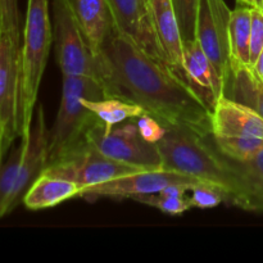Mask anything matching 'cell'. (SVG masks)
<instances>
[{
    "label": "cell",
    "instance_id": "3957f363",
    "mask_svg": "<svg viewBox=\"0 0 263 263\" xmlns=\"http://www.w3.org/2000/svg\"><path fill=\"white\" fill-rule=\"evenodd\" d=\"M98 100L107 92L98 80L86 76H63L62 99L53 127L49 130L48 164L58 162L87 144V131L100 121L85 107L82 99Z\"/></svg>",
    "mask_w": 263,
    "mask_h": 263
},
{
    "label": "cell",
    "instance_id": "8992f818",
    "mask_svg": "<svg viewBox=\"0 0 263 263\" xmlns=\"http://www.w3.org/2000/svg\"><path fill=\"white\" fill-rule=\"evenodd\" d=\"M86 140L100 153L122 163L143 170L164 168L158 145L141 136L135 120L113 126L109 131L105 130L102 121H98L87 131Z\"/></svg>",
    "mask_w": 263,
    "mask_h": 263
},
{
    "label": "cell",
    "instance_id": "7a4b0ae2",
    "mask_svg": "<svg viewBox=\"0 0 263 263\" xmlns=\"http://www.w3.org/2000/svg\"><path fill=\"white\" fill-rule=\"evenodd\" d=\"M163 158V167L189 175L203 184L212 185L222 192L225 202L244 211L249 210L248 192L240 172L211 143L192 131L167 127L157 143Z\"/></svg>",
    "mask_w": 263,
    "mask_h": 263
},
{
    "label": "cell",
    "instance_id": "277c9868",
    "mask_svg": "<svg viewBox=\"0 0 263 263\" xmlns=\"http://www.w3.org/2000/svg\"><path fill=\"white\" fill-rule=\"evenodd\" d=\"M53 27L49 0H28L21 45L20 121L21 139L27 138L33 120L41 79L48 62Z\"/></svg>",
    "mask_w": 263,
    "mask_h": 263
},
{
    "label": "cell",
    "instance_id": "9a60e30c",
    "mask_svg": "<svg viewBox=\"0 0 263 263\" xmlns=\"http://www.w3.org/2000/svg\"><path fill=\"white\" fill-rule=\"evenodd\" d=\"M211 135L263 139V117L252 108L222 95L212 110Z\"/></svg>",
    "mask_w": 263,
    "mask_h": 263
},
{
    "label": "cell",
    "instance_id": "f546056e",
    "mask_svg": "<svg viewBox=\"0 0 263 263\" xmlns=\"http://www.w3.org/2000/svg\"><path fill=\"white\" fill-rule=\"evenodd\" d=\"M253 68H254V71L258 73V76L263 80V49L261 50V53H259V55H258V58H257L256 63H254Z\"/></svg>",
    "mask_w": 263,
    "mask_h": 263
},
{
    "label": "cell",
    "instance_id": "44dd1931",
    "mask_svg": "<svg viewBox=\"0 0 263 263\" xmlns=\"http://www.w3.org/2000/svg\"><path fill=\"white\" fill-rule=\"evenodd\" d=\"M192 187L189 185H171L158 193L139 195L133 198V200L157 208L167 215L179 216L192 208L189 197H186V193Z\"/></svg>",
    "mask_w": 263,
    "mask_h": 263
},
{
    "label": "cell",
    "instance_id": "d4e9b609",
    "mask_svg": "<svg viewBox=\"0 0 263 263\" xmlns=\"http://www.w3.org/2000/svg\"><path fill=\"white\" fill-rule=\"evenodd\" d=\"M179 21L182 41L195 40L198 9L200 0H171Z\"/></svg>",
    "mask_w": 263,
    "mask_h": 263
},
{
    "label": "cell",
    "instance_id": "603a6c76",
    "mask_svg": "<svg viewBox=\"0 0 263 263\" xmlns=\"http://www.w3.org/2000/svg\"><path fill=\"white\" fill-rule=\"evenodd\" d=\"M208 138L222 156L234 161H246L263 149V139L259 138L234 135H210Z\"/></svg>",
    "mask_w": 263,
    "mask_h": 263
},
{
    "label": "cell",
    "instance_id": "30bf717a",
    "mask_svg": "<svg viewBox=\"0 0 263 263\" xmlns=\"http://www.w3.org/2000/svg\"><path fill=\"white\" fill-rule=\"evenodd\" d=\"M231 10L223 0H200L195 39L222 80L230 66L229 22Z\"/></svg>",
    "mask_w": 263,
    "mask_h": 263
},
{
    "label": "cell",
    "instance_id": "83f0119b",
    "mask_svg": "<svg viewBox=\"0 0 263 263\" xmlns=\"http://www.w3.org/2000/svg\"><path fill=\"white\" fill-rule=\"evenodd\" d=\"M251 13V66L253 67L263 49V12L258 7H253Z\"/></svg>",
    "mask_w": 263,
    "mask_h": 263
},
{
    "label": "cell",
    "instance_id": "4dcf8cb0",
    "mask_svg": "<svg viewBox=\"0 0 263 263\" xmlns=\"http://www.w3.org/2000/svg\"><path fill=\"white\" fill-rule=\"evenodd\" d=\"M238 2L240 3V4L246 5V7H257V0H238Z\"/></svg>",
    "mask_w": 263,
    "mask_h": 263
},
{
    "label": "cell",
    "instance_id": "484cf974",
    "mask_svg": "<svg viewBox=\"0 0 263 263\" xmlns=\"http://www.w3.org/2000/svg\"><path fill=\"white\" fill-rule=\"evenodd\" d=\"M0 33L21 41L18 0H0Z\"/></svg>",
    "mask_w": 263,
    "mask_h": 263
},
{
    "label": "cell",
    "instance_id": "5b68a950",
    "mask_svg": "<svg viewBox=\"0 0 263 263\" xmlns=\"http://www.w3.org/2000/svg\"><path fill=\"white\" fill-rule=\"evenodd\" d=\"M51 10L55 58L62 76L92 77L103 85L102 59L92 53L68 2L51 0Z\"/></svg>",
    "mask_w": 263,
    "mask_h": 263
},
{
    "label": "cell",
    "instance_id": "52a82bcc",
    "mask_svg": "<svg viewBox=\"0 0 263 263\" xmlns=\"http://www.w3.org/2000/svg\"><path fill=\"white\" fill-rule=\"evenodd\" d=\"M138 171H143V168L109 158L87 143L76 153L48 164L43 174L69 180L84 189Z\"/></svg>",
    "mask_w": 263,
    "mask_h": 263
},
{
    "label": "cell",
    "instance_id": "9c48e42d",
    "mask_svg": "<svg viewBox=\"0 0 263 263\" xmlns=\"http://www.w3.org/2000/svg\"><path fill=\"white\" fill-rule=\"evenodd\" d=\"M198 184H203L195 177L189 175L180 174V172L171 171L167 168L157 170H143V171L134 172L126 176L117 177L115 180L104 182V184L92 185L81 189L79 197L95 199V198H123L139 197V195L153 194L158 193L171 185H189L195 186Z\"/></svg>",
    "mask_w": 263,
    "mask_h": 263
},
{
    "label": "cell",
    "instance_id": "8fae6325",
    "mask_svg": "<svg viewBox=\"0 0 263 263\" xmlns=\"http://www.w3.org/2000/svg\"><path fill=\"white\" fill-rule=\"evenodd\" d=\"M108 3L116 31L149 57L168 66L157 37L148 0H108Z\"/></svg>",
    "mask_w": 263,
    "mask_h": 263
},
{
    "label": "cell",
    "instance_id": "7c38bea8",
    "mask_svg": "<svg viewBox=\"0 0 263 263\" xmlns=\"http://www.w3.org/2000/svg\"><path fill=\"white\" fill-rule=\"evenodd\" d=\"M49 130L46 127L43 107L36 109L35 123L27 138L21 139L22 156L18 167L17 181L10 200V212L23 200L26 192L48 166Z\"/></svg>",
    "mask_w": 263,
    "mask_h": 263
},
{
    "label": "cell",
    "instance_id": "e0dca14e",
    "mask_svg": "<svg viewBox=\"0 0 263 263\" xmlns=\"http://www.w3.org/2000/svg\"><path fill=\"white\" fill-rule=\"evenodd\" d=\"M222 95L252 108L263 117V80L249 64L230 61Z\"/></svg>",
    "mask_w": 263,
    "mask_h": 263
},
{
    "label": "cell",
    "instance_id": "5bb4252c",
    "mask_svg": "<svg viewBox=\"0 0 263 263\" xmlns=\"http://www.w3.org/2000/svg\"><path fill=\"white\" fill-rule=\"evenodd\" d=\"M92 53L100 58L104 46L117 33L108 0H67Z\"/></svg>",
    "mask_w": 263,
    "mask_h": 263
},
{
    "label": "cell",
    "instance_id": "7402d4cb",
    "mask_svg": "<svg viewBox=\"0 0 263 263\" xmlns=\"http://www.w3.org/2000/svg\"><path fill=\"white\" fill-rule=\"evenodd\" d=\"M231 161L246 182L249 199L248 211L263 212V149L246 161Z\"/></svg>",
    "mask_w": 263,
    "mask_h": 263
},
{
    "label": "cell",
    "instance_id": "2e32d148",
    "mask_svg": "<svg viewBox=\"0 0 263 263\" xmlns=\"http://www.w3.org/2000/svg\"><path fill=\"white\" fill-rule=\"evenodd\" d=\"M157 37L168 66L184 80V41L171 0H148Z\"/></svg>",
    "mask_w": 263,
    "mask_h": 263
},
{
    "label": "cell",
    "instance_id": "cb8c5ba5",
    "mask_svg": "<svg viewBox=\"0 0 263 263\" xmlns=\"http://www.w3.org/2000/svg\"><path fill=\"white\" fill-rule=\"evenodd\" d=\"M21 156H22V144H20V146L12 152L7 163L3 168H0V217H4L10 213V200L17 181Z\"/></svg>",
    "mask_w": 263,
    "mask_h": 263
},
{
    "label": "cell",
    "instance_id": "f1b7e54d",
    "mask_svg": "<svg viewBox=\"0 0 263 263\" xmlns=\"http://www.w3.org/2000/svg\"><path fill=\"white\" fill-rule=\"evenodd\" d=\"M135 122L138 125L139 131H140L141 136L145 139L146 141L151 143H158L166 134L167 127L162 122H159L157 118H154L151 115H143L141 117L135 118Z\"/></svg>",
    "mask_w": 263,
    "mask_h": 263
},
{
    "label": "cell",
    "instance_id": "1f68e13d",
    "mask_svg": "<svg viewBox=\"0 0 263 263\" xmlns=\"http://www.w3.org/2000/svg\"><path fill=\"white\" fill-rule=\"evenodd\" d=\"M3 153H4V151H3V136H2V133H0V161H2Z\"/></svg>",
    "mask_w": 263,
    "mask_h": 263
},
{
    "label": "cell",
    "instance_id": "4fadbf2b",
    "mask_svg": "<svg viewBox=\"0 0 263 263\" xmlns=\"http://www.w3.org/2000/svg\"><path fill=\"white\" fill-rule=\"evenodd\" d=\"M184 81L212 112L222 97V80L197 39L184 43Z\"/></svg>",
    "mask_w": 263,
    "mask_h": 263
},
{
    "label": "cell",
    "instance_id": "d6a6232c",
    "mask_svg": "<svg viewBox=\"0 0 263 263\" xmlns=\"http://www.w3.org/2000/svg\"><path fill=\"white\" fill-rule=\"evenodd\" d=\"M258 8H259V9H261V10H262V12H263V0H261V3H259Z\"/></svg>",
    "mask_w": 263,
    "mask_h": 263
},
{
    "label": "cell",
    "instance_id": "d6986e66",
    "mask_svg": "<svg viewBox=\"0 0 263 263\" xmlns=\"http://www.w3.org/2000/svg\"><path fill=\"white\" fill-rule=\"evenodd\" d=\"M82 103L104 123V128L107 131H109L113 126L118 123L135 120L143 115H146L145 109L141 105L128 102V100L118 99V98L107 97L98 100L84 98Z\"/></svg>",
    "mask_w": 263,
    "mask_h": 263
},
{
    "label": "cell",
    "instance_id": "4316f807",
    "mask_svg": "<svg viewBox=\"0 0 263 263\" xmlns=\"http://www.w3.org/2000/svg\"><path fill=\"white\" fill-rule=\"evenodd\" d=\"M192 195L189 197V202L192 208H207L217 207L222 202H225V195L220 189L208 184H198L190 189Z\"/></svg>",
    "mask_w": 263,
    "mask_h": 263
},
{
    "label": "cell",
    "instance_id": "ac0fdd59",
    "mask_svg": "<svg viewBox=\"0 0 263 263\" xmlns=\"http://www.w3.org/2000/svg\"><path fill=\"white\" fill-rule=\"evenodd\" d=\"M81 189L82 187L73 181L41 174L28 187L22 203L31 211L45 210L79 197Z\"/></svg>",
    "mask_w": 263,
    "mask_h": 263
},
{
    "label": "cell",
    "instance_id": "ffe728a7",
    "mask_svg": "<svg viewBox=\"0 0 263 263\" xmlns=\"http://www.w3.org/2000/svg\"><path fill=\"white\" fill-rule=\"evenodd\" d=\"M251 7L235 8L231 10L229 22V45L230 61L251 66Z\"/></svg>",
    "mask_w": 263,
    "mask_h": 263
},
{
    "label": "cell",
    "instance_id": "836d02e7",
    "mask_svg": "<svg viewBox=\"0 0 263 263\" xmlns=\"http://www.w3.org/2000/svg\"><path fill=\"white\" fill-rule=\"evenodd\" d=\"M259 3H261V0H257V7H258V5H259Z\"/></svg>",
    "mask_w": 263,
    "mask_h": 263
},
{
    "label": "cell",
    "instance_id": "6da1fadb",
    "mask_svg": "<svg viewBox=\"0 0 263 263\" xmlns=\"http://www.w3.org/2000/svg\"><path fill=\"white\" fill-rule=\"evenodd\" d=\"M107 97L136 103L166 127L212 134V112L171 68L116 33L100 55Z\"/></svg>",
    "mask_w": 263,
    "mask_h": 263
},
{
    "label": "cell",
    "instance_id": "ba28073f",
    "mask_svg": "<svg viewBox=\"0 0 263 263\" xmlns=\"http://www.w3.org/2000/svg\"><path fill=\"white\" fill-rule=\"evenodd\" d=\"M21 45L7 33H0V133L3 151L21 138L20 69Z\"/></svg>",
    "mask_w": 263,
    "mask_h": 263
}]
</instances>
